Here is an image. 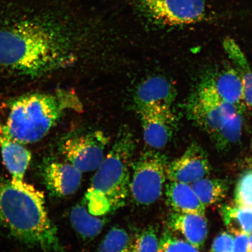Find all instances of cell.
I'll use <instances>...</instances> for the list:
<instances>
[{
	"mask_svg": "<svg viewBox=\"0 0 252 252\" xmlns=\"http://www.w3.org/2000/svg\"><path fill=\"white\" fill-rule=\"evenodd\" d=\"M71 40L52 15L26 16L0 24V72L34 80L74 61Z\"/></svg>",
	"mask_w": 252,
	"mask_h": 252,
	"instance_id": "obj_1",
	"label": "cell"
},
{
	"mask_svg": "<svg viewBox=\"0 0 252 252\" xmlns=\"http://www.w3.org/2000/svg\"><path fill=\"white\" fill-rule=\"evenodd\" d=\"M0 225L25 244L45 252H66L43 193L24 182H0Z\"/></svg>",
	"mask_w": 252,
	"mask_h": 252,
	"instance_id": "obj_2",
	"label": "cell"
},
{
	"mask_svg": "<svg viewBox=\"0 0 252 252\" xmlns=\"http://www.w3.org/2000/svg\"><path fill=\"white\" fill-rule=\"evenodd\" d=\"M134 135L128 126H122L111 149L96 170L84 198L88 212L101 217L115 212L130 196Z\"/></svg>",
	"mask_w": 252,
	"mask_h": 252,
	"instance_id": "obj_3",
	"label": "cell"
},
{
	"mask_svg": "<svg viewBox=\"0 0 252 252\" xmlns=\"http://www.w3.org/2000/svg\"><path fill=\"white\" fill-rule=\"evenodd\" d=\"M81 108L78 96L71 91L28 94L9 103L4 125L15 140L33 144L45 137L66 112H79Z\"/></svg>",
	"mask_w": 252,
	"mask_h": 252,
	"instance_id": "obj_4",
	"label": "cell"
},
{
	"mask_svg": "<svg viewBox=\"0 0 252 252\" xmlns=\"http://www.w3.org/2000/svg\"><path fill=\"white\" fill-rule=\"evenodd\" d=\"M169 163L165 154L156 150L145 151L133 160L130 196L135 204L147 206L159 199L165 189Z\"/></svg>",
	"mask_w": 252,
	"mask_h": 252,
	"instance_id": "obj_5",
	"label": "cell"
},
{
	"mask_svg": "<svg viewBox=\"0 0 252 252\" xmlns=\"http://www.w3.org/2000/svg\"><path fill=\"white\" fill-rule=\"evenodd\" d=\"M187 112L191 121L212 136L226 118L242 112L220 98L212 84L204 78L198 89L189 97Z\"/></svg>",
	"mask_w": 252,
	"mask_h": 252,
	"instance_id": "obj_6",
	"label": "cell"
},
{
	"mask_svg": "<svg viewBox=\"0 0 252 252\" xmlns=\"http://www.w3.org/2000/svg\"><path fill=\"white\" fill-rule=\"evenodd\" d=\"M109 138L102 131H78L63 137L59 150L81 172L95 171L105 157Z\"/></svg>",
	"mask_w": 252,
	"mask_h": 252,
	"instance_id": "obj_7",
	"label": "cell"
},
{
	"mask_svg": "<svg viewBox=\"0 0 252 252\" xmlns=\"http://www.w3.org/2000/svg\"><path fill=\"white\" fill-rule=\"evenodd\" d=\"M137 3L148 17L169 26L196 24L207 17L204 0H137Z\"/></svg>",
	"mask_w": 252,
	"mask_h": 252,
	"instance_id": "obj_8",
	"label": "cell"
},
{
	"mask_svg": "<svg viewBox=\"0 0 252 252\" xmlns=\"http://www.w3.org/2000/svg\"><path fill=\"white\" fill-rule=\"evenodd\" d=\"M145 143L152 150L163 149L172 140L178 119L171 106L152 105L138 109Z\"/></svg>",
	"mask_w": 252,
	"mask_h": 252,
	"instance_id": "obj_9",
	"label": "cell"
},
{
	"mask_svg": "<svg viewBox=\"0 0 252 252\" xmlns=\"http://www.w3.org/2000/svg\"><path fill=\"white\" fill-rule=\"evenodd\" d=\"M210 171L206 151L200 144L194 142L180 157L169 163L167 179L188 184L209 175Z\"/></svg>",
	"mask_w": 252,
	"mask_h": 252,
	"instance_id": "obj_10",
	"label": "cell"
},
{
	"mask_svg": "<svg viewBox=\"0 0 252 252\" xmlns=\"http://www.w3.org/2000/svg\"><path fill=\"white\" fill-rule=\"evenodd\" d=\"M42 176L47 190L56 197L71 196L81 184L82 172L68 162H47L43 167Z\"/></svg>",
	"mask_w": 252,
	"mask_h": 252,
	"instance_id": "obj_11",
	"label": "cell"
},
{
	"mask_svg": "<svg viewBox=\"0 0 252 252\" xmlns=\"http://www.w3.org/2000/svg\"><path fill=\"white\" fill-rule=\"evenodd\" d=\"M0 148L3 162L10 173L12 181L24 182V176L32 158V154L24 146L12 138L4 124L0 122Z\"/></svg>",
	"mask_w": 252,
	"mask_h": 252,
	"instance_id": "obj_12",
	"label": "cell"
},
{
	"mask_svg": "<svg viewBox=\"0 0 252 252\" xmlns=\"http://www.w3.org/2000/svg\"><path fill=\"white\" fill-rule=\"evenodd\" d=\"M204 78L212 84L220 98L245 112L247 106L243 83L232 64L223 66L220 71L207 75Z\"/></svg>",
	"mask_w": 252,
	"mask_h": 252,
	"instance_id": "obj_13",
	"label": "cell"
},
{
	"mask_svg": "<svg viewBox=\"0 0 252 252\" xmlns=\"http://www.w3.org/2000/svg\"><path fill=\"white\" fill-rule=\"evenodd\" d=\"M176 94V88L171 82L165 77L154 76L138 86L134 102L137 110L152 105L172 106Z\"/></svg>",
	"mask_w": 252,
	"mask_h": 252,
	"instance_id": "obj_14",
	"label": "cell"
},
{
	"mask_svg": "<svg viewBox=\"0 0 252 252\" xmlns=\"http://www.w3.org/2000/svg\"><path fill=\"white\" fill-rule=\"evenodd\" d=\"M167 225L169 230L181 234L194 247H204L208 235L207 221L204 216L173 212L167 219Z\"/></svg>",
	"mask_w": 252,
	"mask_h": 252,
	"instance_id": "obj_15",
	"label": "cell"
},
{
	"mask_svg": "<svg viewBox=\"0 0 252 252\" xmlns=\"http://www.w3.org/2000/svg\"><path fill=\"white\" fill-rule=\"evenodd\" d=\"M166 203L173 212L205 215V207L190 185L169 181L165 185Z\"/></svg>",
	"mask_w": 252,
	"mask_h": 252,
	"instance_id": "obj_16",
	"label": "cell"
},
{
	"mask_svg": "<svg viewBox=\"0 0 252 252\" xmlns=\"http://www.w3.org/2000/svg\"><path fill=\"white\" fill-rule=\"evenodd\" d=\"M223 46L231 64L241 78L246 106L252 116V68L244 53L234 40L225 39Z\"/></svg>",
	"mask_w": 252,
	"mask_h": 252,
	"instance_id": "obj_17",
	"label": "cell"
},
{
	"mask_svg": "<svg viewBox=\"0 0 252 252\" xmlns=\"http://www.w3.org/2000/svg\"><path fill=\"white\" fill-rule=\"evenodd\" d=\"M71 224L80 238L90 241L102 232L106 223L105 218L91 214L86 205L78 204L72 208L70 214Z\"/></svg>",
	"mask_w": 252,
	"mask_h": 252,
	"instance_id": "obj_18",
	"label": "cell"
},
{
	"mask_svg": "<svg viewBox=\"0 0 252 252\" xmlns=\"http://www.w3.org/2000/svg\"><path fill=\"white\" fill-rule=\"evenodd\" d=\"M243 115L244 113L237 112L226 118L219 130L210 136L217 151H228L241 140L244 123Z\"/></svg>",
	"mask_w": 252,
	"mask_h": 252,
	"instance_id": "obj_19",
	"label": "cell"
},
{
	"mask_svg": "<svg viewBox=\"0 0 252 252\" xmlns=\"http://www.w3.org/2000/svg\"><path fill=\"white\" fill-rule=\"evenodd\" d=\"M220 213L226 227L232 234H252V208L225 204L220 208Z\"/></svg>",
	"mask_w": 252,
	"mask_h": 252,
	"instance_id": "obj_20",
	"label": "cell"
},
{
	"mask_svg": "<svg viewBox=\"0 0 252 252\" xmlns=\"http://www.w3.org/2000/svg\"><path fill=\"white\" fill-rule=\"evenodd\" d=\"M205 207L221 201L227 194V182L220 179H201L191 186Z\"/></svg>",
	"mask_w": 252,
	"mask_h": 252,
	"instance_id": "obj_21",
	"label": "cell"
},
{
	"mask_svg": "<svg viewBox=\"0 0 252 252\" xmlns=\"http://www.w3.org/2000/svg\"><path fill=\"white\" fill-rule=\"evenodd\" d=\"M133 242L127 230L115 226L107 233L96 252H132Z\"/></svg>",
	"mask_w": 252,
	"mask_h": 252,
	"instance_id": "obj_22",
	"label": "cell"
},
{
	"mask_svg": "<svg viewBox=\"0 0 252 252\" xmlns=\"http://www.w3.org/2000/svg\"><path fill=\"white\" fill-rule=\"evenodd\" d=\"M159 239L157 228L147 226L133 239L132 252H158Z\"/></svg>",
	"mask_w": 252,
	"mask_h": 252,
	"instance_id": "obj_23",
	"label": "cell"
},
{
	"mask_svg": "<svg viewBox=\"0 0 252 252\" xmlns=\"http://www.w3.org/2000/svg\"><path fill=\"white\" fill-rule=\"evenodd\" d=\"M158 252H200L198 249L188 242L178 238L168 230L159 239Z\"/></svg>",
	"mask_w": 252,
	"mask_h": 252,
	"instance_id": "obj_24",
	"label": "cell"
},
{
	"mask_svg": "<svg viewBox=\"0 0 252 252\" xmlns=\"http://www.w3.org/2000/svg\"><path fill=\"white\" fill-rule=\"evenodd\" d=\"M235 204L252 209V170L242 175L235 190Z\"/></svg>",
	"mask_w": 252,
	"mask_h": 252,
	"instance_id": "obj_25",
	"label": "cell"
},
{
	"mask_svg": "<svg viewBox=\"0 0 252 252\" xmlns=\"http://www.w3.org/2000/svg\"><path fill=\"white\" fill-rule=\"evenodd\" d=\"M234 236L226 232L220 233L214 239L210 252H232Z\"/></svg>",
	"mask_w": 252,
	"mask_h": 252,
	"instance_id": "obj_26",
	"label": "cell"
},
{
	"mask_svg": "<svg viewBox=\"0 0 252 252\" xmlns=\"http://www.w3.org/2000/svg\"><path fill=\"white\" fill-rule=\"evenodd\" d=\"M249 235L241 234L236 235L232 252H249Z\"/></svg>",
	"mask_w": 252,
	"mask_h": 252,
	"instance_id": "obj_27",
	"label": "cell"
},
{
	"mask_svg": "<svg viewBox=\"0 0 252 252\" xmlns=\"http://www.w3.org/2000/svg\"><path fill=\"white\" fill-rule=\"evenodd\" d=\"M249 252H252V234L249 240Z\"/></svg>",
	"mask_w": 252,
	"mask_h": 252,
	"instance_id": "obj_28",
	"label": "cell"
},
{
	"mask_svg": "<svg viewBox=\"0 0 252 252\" xmlns=\"http://www.w3.org/2000/svg\"><path fill=\"white\" fill-rule=\"evenodd\" d=\"M251 147H252V139Z\"/></svg>",
	"mask_w": 252,
	"mask_h": 252,
	"instance_id": "obj_29",
	"label": "cell"
}]
</instances>
